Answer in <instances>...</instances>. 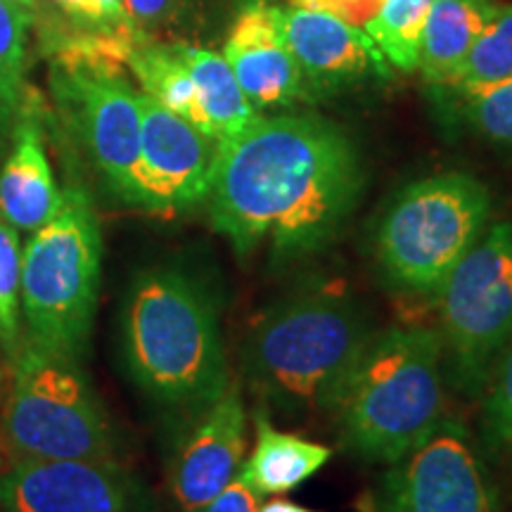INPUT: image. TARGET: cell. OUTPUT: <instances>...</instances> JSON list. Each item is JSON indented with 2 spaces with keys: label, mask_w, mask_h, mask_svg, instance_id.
I'll return each mask as SVG.
<instances>
[{
  "label": "cell",
  "mask_w": 512,
  "mask_h": 512,
  "mask_svg": "<svg viewBox=\"0 0 512 512\" xmlns=\"http://www.w3.org/2000/svg\"><path fill=\"white\" fill-rule=\"evenodd\" d=\"M366 174L354 140L318 114L256 117L221 140L209 221L240 259L261 247L275 264L325 252L354 214Z\"/></svg>",
  "instance_id": "cell-1"
},
{
  "label": "cell",
  "mask_w": 512,
  "mask_h": 512,
  "mask_svg": "<svg viewBox=\"0 0 512 512\" xmlns=\"http://www.w3.org/2000/svg\"><path fill=\"white\" fill-rule=\"evenodd\" d=\"M373 325L342 285L306 283L261 313L242 347L249 392L287 418L332 415Z\"/></svg>",
  "instance_id": "cell-2"
},
{
  "label": "cell",
  "mask_w": 512,
  "mask_h": 512,
  "mask_svg": "<svg viewBox=\"0 0 512 512\" xmlns=\"http://www.w3.org/2000/svg\"><path fill=\"white\" fill-rule=\"evenodd\" d=\"M121 347L138 387L166 406L200 411L230 382L219 304L183 268L157 266L133 280Z\"/></svg>",
  "instance_id": "cell-3"
},
{
  "label": "cell",
  "mask_w": 512,
  "mask_h": 512,
  "mask_svg": "<svg viewBox=\"0 0 512 512\" xmlns=\"http://www.w3.org/2000/svg\"><path fill=\"white\" fill-rule=\"evenodd\" d=\"M446 389L439 330L422 325L375 330L332 413L339 441L366 463L392 465L446 418Z\"/></svg>",
  "instance_id": "cell-4"
},
{
  "label": "cell",
  "mask_w": 512,
  "mask_h": 512,
  "mask_svg": "<svg viewBox=\"0 0 512 512\" xmlns=\"http://www.w3.org/2000/svg\"><path fill=\"white\" fill-rule=\"evenodd\" d=\"M102 273V235L81 185L62 190V204L22 247L24 342L79 361L91 337Z\"/></svg>",
  "instance_id": "cell-5"
},
{
  "label": "cell",
  "mask_w": 512,
  "mask_h": 512,
  "mask_svg": "<svg viewBox=\"0 0 512 512\" xmlns=\"http://www.w3.org/2000/svg\"><path fill=\"white\" fill-rule=\"evenodd\" d=\"M491 192L479 178L448 171L406 185L384 209L373 256L384 283L437 294L491 221Z\"/></svg>",
  "instance_id": "cell-6"
},
{
  "label": "cell",
  "mask_w": 512,
  "mask_h": 512,
  "mask_svg": "<svg viewBox=\"0 0 512 512\" xmlns=\"http://www.w3.org/2000/svg\"><path fill=\"white\" fill-rule=\"evenodd\" d=\"M12 366L3 439L15 460H114V432L79 361L24 342Z\"/></svg>",
  "instance_id": "cell-7"
},
{
  "label": "cell",
  "mask_w": 512,
  "mask_h": 512,
  "mask_svg": "<svg viewBox=\"0 0 512 512\" xmlns=\"http://www.w3.org/2000/svg\"><path fill=\"white\" fill-rule=\"evenodd\" d=\"M437 297L448 384L479 396L512 339V219L486 226Z\"/></svg>",
  "instance_id": "cell-8"
},
{
  "label": "cell",
  "mask_w": 512,
  "mask_h": 512,
  "mask_svg": "<svg viewBox=\"0 0 512 512\" xmlns=\"http://www.w3.org/2000/svg\"><path fill=\"white\" fill-rule=\"evenodd\" d=\"M50 86L62 114L114 195L133 204L140 155V91L124 64L105 57H60Z\"/></svg>",
  "instance_id": "cell-9"
},
{
  "label": "cell",
  "mask_w": 512,
  "mask_h": 512,
  "mask_svg": "<svg viewBox=\"0 0 512 512\" xmlns=\"http://www.w3.org/2000/svg\"><path fill=\"white\" fill-rule=\"evenodd\" d=\"M373 512H505L494 472L470 427L444 418L408 456L389 465Z\"/></svg>",
  "instance_id": "cell-10"
},
{
  "label": "cell",
  "mask_w": 512,
  "mask_h": 512,
  "mask_svg": "<svg viewBox=\"0 0 512 512\" xmlns=\"http://www.w3.org/2000/svg\"><path fill=\"white\" fill-rule=\"evenodd\" d=\"M219 140L140 93V155L133 207L178 214L207 200Z\"/></svg>",
  "instance_id": "cell-11"
},
{
  "label": "cell",
  "mask_w": 512,
  "mask_h": 512,
  "mask_svg": "<svg viewBox=\"0 0 512 512\" xmlns=\"http://www.w3.org/2000/svg\"><path fill=\"white\" fill-rule=\"evenodd\" d=\"M178 441L169 465V489L181 512H200L238 477L247 448V403L242 387H228L207 406Z\"/></svg>",
  "instance_id": "cell-12"
},
{
  "label": "cell",
  "mask_w": 512,
  "mask_h": 512,
  "mask_svg": "<svg viewBox=\"0 0 512 512\" xmlns=\"http://www.w3.org/2000/svg\"><path fill=\"white\" fill-rule=\"evenodd\" d=\"M3 512H133L114 460H12L0 472Z\"/></svg>",
  "instance_id": "cell-13"
},
{
  "label": "cell",
  "mask_w": 512,
  "mask_h": 512,
  "mask_svg": "<svg viewBox=\"0 0 512 512\" xmlns=\"http://www.w3.org/2000/svg\"><path fill=\"white\" fill-rule=\"evenodd\" d=\"M221 55L256 112L290 107L313 93L271 3H247L240 10Z\"/></svg>",
  "instance_id": "cell-14"
},
{
  "label": "cell",
  "mask_w": 512,
  "mask_h": 512,
  "mask_svg": "<svg viewBox=\"0 0 512 512\" xmlns=\"http://www.w3.org/2000/svg\"><path fill=\"white\" fill-rule=\"evenodd\" d=\"M278 22L294 60L311 91H337L368 79L389 76V64L363 29L351 27L328 12L278 8Z\"/></svg>",
  "instance_id": "cell-15"
},
{
  "label": "cell",
  "mask_w": 512,
  "mask_h": 512,
  "mask_svg": "<svg viewBox=\"0 0 512 512\" xmlns=\"http://www.w3.org/2000/svg\"><path fill=\"white\" fill-rule=\"evenodd\" d=\"M10 140V155L0 169V219L17 233H34L53 219L62 204L34 100L24 102Z\"/></svg>",
  "instance_id": "cell-16"
},
{
  "label": "cell",
  "mask_w": 512,
  "mask_h": 512,
  "mask_svg": "<svg viewBox=\"0 0 512 512\" xmlns=\"http://www.w3.org/2000/svg\"><path fill=\"white\" fill-rule=\"evenodd\" d=\"M332 448L299 434L280 432L264 408L254 411V448L238 477L256 496H280L302 486L330 463Z\"/></svg>",
  "instance_id": "cell-17"
},
{
  "label": "cell",
  "mask_w": 512,
  "mask_h": 512,
  "mask_svg": "<svg viewBox=\"0 0 512 512\" xmlns=\"http://www.w3.org/2000/svg\"><path fill=\"white\" fill-rule=\"evenodd\" d=\"M34 22L50 60L105 57L126 67V55L136 48L110 27L98 0H36Z\"/></svg>",
  "instance_id": "cell-18"
},
{
  "label": "cell",
  "mask_w": 512,
  "mask_h": 512,
  "mask_svg": "<svg viewBox=\"0 0 512 512\" xmlns=\"http://www.w3.org/2000/svg\"><path fill=\"white\" fill-rule=\"evenodd\" d=\"M496 10V0H434L418 53V69L430 86L451 79Z\"/></svg>",
  "instance_id": "cell-19"
},
{
  "label": "cell",
  "mask_w": 512,
  "mask_h": 512,
  "mask_svg": "<svg viewBox=\"0 0 512 512\" xmlns=\"http://www.w3.org/2000/svg\"><path fill=\"white\" fill-rule=\"evenodd\" d=\"M176 48L195 79L207 136L221 143L245 131L259 117V112L249 105L240 83L230 72L226 57L214 50L190 46V43H176Z\"/></svg>",
  "instance_id": "cell-20"
},
{
  "label": "cell",
  "mask_w": 512,
  "mask_h": 512,
  "mask_svg": "<svg viewBox=\"0 0 512 512\" xmlns=\"http://www.w3.org/2000/svg\"><path fill=\"white\" fill-rule=\"evenodd\" d=\"M126 69L136 76L140 93L152 98L169 112L178 114L192 126L204 131V117L197 86L188 64L183 62L176 43H138L126 55ZM207 133V131H204Z\"/></svg>",
  "instance_id": "cell-21"
},
{
  "label": "cell",
  "mask_w": 512,
  "mask_h": 512,
  "mask_svg": "<svg viewBox=\"0 0 512 512\" xmlns=\"http://www.w3.org/2000/svg\"><path fill=\"white\" fill-rule=\"evenodd\" d=\"M441 110L472 136L512 150V79L477 91L432 88Z\"/></svg>",
  "instance_id": "cell-22"
},
{
  "label": "cell",
  "mask_w": 512,
  "mask_h": 512,
  "mask_svg": "<svg viewBox=\"0 0 512 512\" xmlns=\"http://www.w3.org/2000/svg\"><path fill=\"white\" fill-rule=\"evenodd\" d=\"M31 27H34V12L0 0V143L10 138L19 112L27 102L24 72H27Z\"/></svg>",
  "instance_id": "cell-23"
},
{
  "label": "cell",
  "mask_w": 512,
  "mask_h": 512,
  "mask_svg": "<svg viewBox=\"0 0 512 512\" xmlns=\"http://www.w3.org/2000/svg\"><path fill=\"white\" fill-rule=\"evenodd\" d=\"M512 79V5H498L496 15L470 48L463 64L441 86L451 91H477Z\"/></svg>",
  "instance_id": "cell-24"
},
{
  "label": "cell",
  "mask_w": 512,
  "mask_h": 512,
  "mask_svg": "<svg viewBox=\"0 0 512 512\" xmlns=\"http://www.w3.org/2000/svg\"><path fill=\"white\" fill-rule=\"evenodd\" d=\"M432 5L434 0H384L366 34L373 38L389 67L399 72L418 69L420 36Z\"/></svg>",
  "instance_id": "cell-25"
},
{
  "label": "cell",
  "mask_w": 512,
  "mask_h": 512,
  "mask_svg": "<svg viewBox=\"0 0 512 512\" xmlns=\"http://www.w3.org/2000/svg\"><path fill=\"white\" fill-rule=\"evenodd\" d=\"M479 396H482L479 444L484 453L512 472V339L498 356L496 366L491 368L489 380Z\"/></svg>",
  "instance_id": "cell-26"
},
{
  "label": "cell",
  "mask_w": 512,
  "mask_h": 512,
  "mask_svg": "<svg viewBox=\"0 0 512 512\" xmlns=\"http://www.w3.org/2000/svg\"><path fill=\"white\" fill-rule=\"evenodd\" d=\"M22 347V245L17 230L0 219V349L12 363Z\"/></svg>",
  "instance_id": "cell-27"
},
{
  "label": "cell",
  "mask_w": 512,
  "mask_h": 512,
  "mask_svg": "<svg viewBox=\"0 0 512 512\" xmlns=\"http://www.w3.org/2000/svg\"><path fill=\"white\" fill-rule=\"evenodd\" d=\"M185 0H124V12L133 34L152 41L157 29L174 24L181 15Z\"/></svg>",
  "instance_id": "cell-28"
},
{
  "label": "cell",
  "mask_w": 512,
  "mask_h": 512,
  "mask_svg": "<svg viewBox=\"0 0 512 512\" xmlns=\"http://www.w3.org/2000/svg\"><path fill=\"white\" fill-rule=\"evenodd\" d=\"M382 3L384 0H287V5H292V8L328 12V15L363 31L368 29V24L380 12Z\"/></svg>",
  "instance_id": "cell-29"
},
{
  "label": "cell",
  "mask_w": 512,
  "mask_h": 512,
  "mask_svg": "<svg viewBox=\"0 0 512 512\" xmlns=\"http://www.w3.org/2000/svg\"><path fill=\"white\" fill-rule=\"evenodd\" d=\"M259 510V496L249 486L235 477L214 501H209L200 512H256Z\"/></svg>",
  "instance_id": "cell-30"
},
{
  "label": "cell",
  "mask_w": 512,
  "mask_h": 512,
  "mask_svg": "<svg viewBox=\"0 0 512 512\" xmlns=\"http://www.w3.org/2000/svg\"><path fill=\"white\" fill-rule=\"evenodd\" d=\"M98 3H100L102 12H105V17H107V22H110V27L117 31L119 36H124L126 41L136 43V46H138V43H145L143 38L133 34V29L128 27L126 12H124V0H98Z\"/></svg>",
  "instance_id": "cell-31"
},
{
  "label": "cell",
  "mask_w": 512,
  "mask_h": 512,
  "mask_svg": "<svg viewBox=\"0 0 512 512\" xmlns=\"http://www.w3.org/2000/svg\"><path fill=\"white\" fill-rule=\"evenodd\" d=\"M256 512H311V510L294 501H287V498H273V501L264 503Z\"/></svg>",
  "instance_id": "cell-32"
},
{
  "label": "cell",
  "mask_w": 512,
  "mask_h": 512,
  "mask_svg": "<svg viewBox=\"0 0 512 512\" xmlns=\"http://www.w3.org/2000/svg\"><path fill=\"white\" fill-rule=\"evenodd\" d=\"M8 3H12V5H19V8H24V10L34 12V3H36V0H8Z\"/></svg>",
  "instance_id": "cell-33"
},
{
  "label": "cell",
  "mask_w": 512,
  "mask_h": 512,
  "mask_svg": "<svg viewBox=\"0 0 512 512\" xmlns=\"http://www.w3.org/2000/svg\"><path fill=\"white\" fill-rule=\"evenodd\" d=\"M249 3H271V0H249Z\"/></svg>",
  "instance_id": "cell-34"
}]
</instances>
